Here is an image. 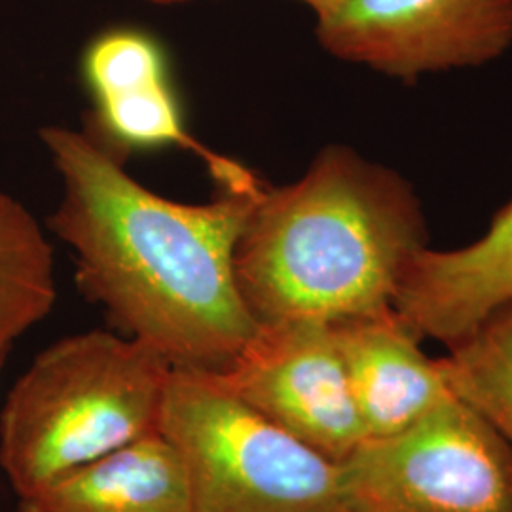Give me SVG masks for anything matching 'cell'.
I'll return each mask as SVG.
<instances>
[{
	"label": "cell",
	"mask_w": 512,
	"mask_h": 512,
	"mask_svg": "<svg viewBox=\"0 0 512 512\" xmlns=\"http://www.w3.org/2000/svg\"><path fill=\"white\" fill-rule=\"evenodd\" d=\"M38 135L63 186L48 226L74 251L78 287L120 334L173 368L222 370L258 329L234 251L266 186L203 205L171 202L92 133L48 126Z\"/></svg>",
	"instance_id": "cell-1"
},
{
	"label": "cell",
	"mask_w": 512,
	"mask_h": 512,
	"mask_svg": "<svg viewBox=\"0 0 512 512\" xmlns=\"http://www.w3.org/2000/svg\"><path fill=\"white\" fill-rule=\"evenodd\" d=\"M427 226L412 186L344 145L300 181L264 188L234 251L239 293L258 325L340 323L393 308Z\"/></svg>",
	"instance_id": "cell-2"
},
{
	"label": "cell",
	"mask_w": 512,
	"mask_h": 512,
	"mask_svg": "<svg viewBox=\"0 0 512 512\" xmlns=\"http://www.w3.org/2000/svg\"><path fill=\"white\" fill-rule=\"evenodd\" d=\"M171 370L154 349L110 330L40 351L0 412V469L19 501L160 431Z\"/></svg>",
	"instance_id": "cell-3"
},
{
	"label": "cell",
	"mask_w": 512,
	"mask_h": 512,
	"mask_svg": "<svg viewBox=\"0 0 512 512\" xmlns=\"http://www.w3.org/2000/svg\"><path fill=\"white\" fill-rule=\"evenodd\" d=\"M160 433L181 458L194 512H348L340 463L241 401L215 370H171Z\"/></svg>",
	"instance_id": "cell-4"
},
{
	"label": "cell",
	"mask_w": 512,
	"mask_h": 512,
	"mask_svg": "<svg viewBox=\"0 0 512 512\" xmlns=\"http://www.w3.org/2000/svg\"><path fill=\"white\" fill-rule=\"evenodd\" d=\"M348 512H512V450L454 393L338 461Z\"/></svg>",
	"instance_id": "cell-5"
},
{
	"label": "cell",
	"mask_w": 512,
	"mask_h": 512,
	"mask_svg": "<svg viewBox=\"0 0 512 512\" xmlns=\"http://www.w3.org/2000/svg\"><path fill=\"white\" fill-rule=\"evenodd\" d=\"M315 35L338 59L414 82L505 54L512 0H332Z\"/></svg>",
	"instance_id": "cell-6"
},
{
	"label": "cell",
	"mask_w": 512,
	"mask_h": 512,
	"mask_svg": "<svg viewBox=\"0 0 512 512\" xmlns=\"http://www.w3.org/2000/svg\"><path fill=\"white\" fill-rule=\"evenodd\" d=\"M219 374L241 401L327 458L342 461L366 440L329 323L258 325Z\"/></svg>",
	"instance_id": "cell-7"
},
{
	"label": "cell",
	"mask_w": 512,
	"mask_h": 512,
	"mask_svg": "<svg viewBox=\"0 0 512 512\" xmlns=\"http://www.w3.org/2000/svg\"><path fill=\"white\" fill-rule=\"evenodd\" d=\"M82 71L95 101L88 133L122 160L131 150L181 147L207 165L224 192L264 188L249 169L215 154L186 131L154 38L133 29L109 31L88 46Z\"/></svg>",
	"instance_id": "cell-8"
},
{
	"label": "cell",
	"mask_w": 512,
	"mask_h": 512,
	"mask_svg": "<svg viewBox=\"0 0 512 512\" xmlns=\"http://www.w3.org/2000/svg\"><path fill=\"white\" fill-rule=\"evenodd\" d=\"M512 300V202L482 238L456 251L423 249L412 258L393 310L421 340L446 346Z\"/></svg>",
	"instance_id": "cell-9"
},
{
	"label": "cell",
	"mask_w": 512,
	"mask_h": 512,
	"mask_svg": "<svg viewBox=\"0 0 512 512\" xmlns=\"http://www.w3.org/2000/svg\"><path fill=\"white\" fill-rule=\"evenodd\" d=\"M366 439H382L420 420L452 395L437 359L399 313L389 310L332 325Z\"/></svg>",
	"instance_id": "cell-10"
},
{
	"label": "cell",
	"mask_w": 512,
	"mask_h": 512,
	"mask_svg": "<svg viewBox=\"0 0 512 512\" xmlns=\"http://www.w3.org/2000/svg\"><path fill=\"white\" fill-rule=\"evenodd\" d=\"M19 512H194L183 463L160 431L61 476Z\"/></svg>",
	"instance_id": "cell-11"
},
{
	"label": "cell",
	"mask_w": 512,
	"mask_h": 512,
	"mask_svg": "<svg viewBox=\"0 0 512 512\" xmlns=\"http://www.w3.org/2000/svg\"><path fill=\"white\" fill-rule=\"evenodd\" d=\"M54 251L37 219L0 190V366L16 340L52 311Z\"/></svg>",
	"instance_id": "cell-12"
},
{
	"label": "cell",
	"mask_w": 512,
	"mask_h": 512,
	"mask_svg": "<svg viewBox=\"0 0 512 512\" xmlns=\"http://www.w3.org/2000/svg\"><path fill=\"white\" fill-rule=\"evenodd\" d=\"M450 391L473 406L512 450V300L437 359Z\"/></svg>",
	"instance_id": "cell-13"
},
{
	"label": "cell",
	"mask_w": 512,
	"mask_h": 512,
	"mask_svg": "<svg viewBox=\"0 0 512 512\" xmlns=\"http://www.w3.org/2000/svg\"><path fill=\"white\" fill-rule=\"evenodd\" d=\"M145 2H150V4H181V2H190V0H145ZM298 2L306 4L313 12V16H317L329 6L332 0H298Z\"/></svg>",
	"instance_id": "cell-14"
},
{
	"label": "cell",
	"mask_w": 512,
	"mask_h": 512,
	"mask_svg": "<svg viewBox=\"0 0 512 512\" xmlns=\"http://www.w3.org/2000/svg\"><path fill=\"white\" fill-rule=\"evenodd\" d=\"M0 368H2V366H0Z\"/></svg>",
	"instance_id": "cell-15"
}]
</instances>
